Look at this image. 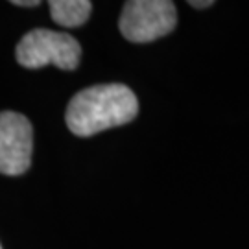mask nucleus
<instances>
[{
    "instance_id": "obj_5",
    "label": "nucleus",
    "mask_w": 249,
    "mask_h": 249,
    "mask_svg": "<svg viewBox=\"0 0 249 249\" xmlns=\"http://www.w3.org/2000/svg\"><path fill=\"white\" fill-rule=\"evenodd\" d=\"M50 17L63 28H78L90 17L92 4L89 0H52Z\"/></svg>"
},
{
    "instance_id": "obj_4",
    "label": "nucleus",
    "mask_w": 249,
    "mask_h": 249,
    "mask_svg": "<svg viewBox=\"0 0 249 249\" xmlns=\"http://www.w3.org/2000/svg\"><path fill=\"white\" fill-rule=\"evenodd\" d=\"M34 127L24 115L0 113V174L22 176L32 164Z\"/></svg>"
},
{
    "instance_id": "obj_6",
    "label": "nucleus",
    "mask_w": 249,
    "mask_h": 249,
    "mask_svg": "<svg viewBox=\"0 0 249 249\" xmlns=\"http://www.w3.org/2000/svg\"><path fill=\"white\" fill-rule=\"evenodd\" d=\"M13 4H15V6H22V8H30V6H39V2H37V0H30V2H28V0H15Z\"/></svg>"
},
{
    "instance_id": "obj_8",
    "label": "nucleus",
    "mask_w": 249,
    "mask_h": 249,
    "mask_svg": "<svg viewBox=\"0 0 249 249\" xmlns=\"http://www.w3.org/2000/svg\"><path fill=\"white\" fill-rule=\"evenodd\" d=\"M0 249H2V246H0Z\"/></svg>"
},
{
    "instance_id": "obj_2",
    "label": "nucleus",
    "mask_w": 249,
    "mask_h": 249,
    "mask_svg": "<svg viewBox=\"0 0 249 249\" xmlns=\"http://www.w3.org/2000/svg\"><path fill=\"white\" fill-rule=\"evenodd\" d=\"M18 65L26 69H43L53 65L61 71H74L81 59L80 43L69 34L37 28L18 41L15 50Z\"/></svg>"
},
{
    "instance_id": "obj_7",
    "label": "nucleus",
    "mask_w": 249,
    "mask_h": 249,
    "mask_svg": "<svg viewBox=\"0 0 249 249\" xmlns=\"http://www.w3.org/2000/svg\"><path fill=\"white\" fill-rule=\"evenodd\" d=\"M214 2L213 0H207V2H196V0H192L190 2V6H194V8H209V6H213Z\"/></svg>"
},
{
    "instance_id": "obj_3",
    "label": "nucleus",
    "mask_w": 249,
    "mask_h": 249,
    "mask_svg": "<svg viewBox=\"0 0 249 249\" xmlns=\"http://www.w3.org/2000/svg\"><path fill=\"white\" fill-rule=\"evenodd\" d=\"M178 24L176 4L168 0H131L120 15V32L131 43H151L174 32Z\"/></svg>"
},
{
    "instance_id": "obj_1",
    "label": "nucleus",
    "mask_w": 249,
    "mask_h": 249,
    "mask_svg": "<svg viewBox=\"0 0 249 249\" xmlns=\"http://www.w3.org/2000/svg\"><path fill=\"white\" fill-rule=\"evenodd\" d=\"M139 113V100L127 85L104 83L80 90L69 102L65 120L74 135L92 137L131 122Z\"/></svg>"
}]
</instances>
